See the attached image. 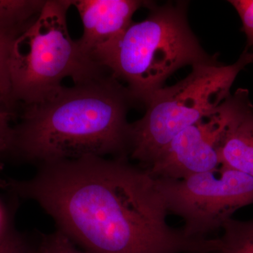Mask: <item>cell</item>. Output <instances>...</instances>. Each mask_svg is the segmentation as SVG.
<instances>
[{
  "instance_id": "1",
  "label": "cell",
  "mask_w": 253,
  "mask_h": 253,
  "mask_svg": "<svg viewBox=\"0 0 253 253\" xmlns=\"http://www.w3.org/2000/svg\"><path fill=\"white\" fill-rule=\"evenodd\" d=\"M6 189L39 204L89 253H214L219 246L168 225L157 179L126 158L44 163L31 179H8Z\"/></svg>"
},
{
  "instance_id": "2",
  "label": "cell",
  "mask_w": 253,
  "mask_h": 253,
  "mask_svg": "<svg viewBox=\"0 0 253 253\" xmlns=\"http://www.w3.org/2000/svg\"><path fill=\"white\" fill-rule=\"evenodd\" d=\"M131 101L109 73L63 86L45 101L23 106L8 153L41 165L110 154L126 158Z\"/></svg>"
},
{
  "instance_id": "3",
  "label": "cell",
  "mask_w": 253,
  "mask_h": 253,
  "mask_svg": "<svg viewBox=\"0 0 253 253\" xmlns=\"http://www.w3.org/2000/svg\"><path fill=\"white\" fill-rule=\"evenodd\" d=\"M144 21L94 55L95 62L126 84L133 101L146 104L167 78L187 65L212 62L190 29L184 4L151 6Z\"/></svg>"
},
{
  "instance_id": "4",
  "label": "cell",
  "mask_w": 253,
  "mask_h": 253,
  "mask_svg": "<svg viewBox=\"0 0 253 253\" xmlns=\"http://www.w3.org/2000/svg\"><path fill=\"white\" fill-rule=\"evenodd\" d=\"M71 0H46L39 16L14 40L9 57L11 99L29 106L52 96L65 78L74 84L107 71L86 56L70 36Z\"/></svg>"
},
{
  "instance_id": "5",
  "label": "cell",
  "mask_w": 253,
  "mask_h": 253,
  "mask_svg": "<svg viewBox=\"0 0 253 253\" xmlns=\"http://www.w3.org/2000/svg\"><path fill=\"white\" fill-rule=\"evenodd\" d=\"M253 62L247 49L234 64L212 62L193 66L191 73L175 85L159 89L146 103V112L129 123L127 154L144 169L179 133L212 113L231 96L239 73Z\"/></svg>"
},
{
  "instance_id": "6",
  "label": "cell",
  "mask_w": 253,
  "mask_h": 253,
  "mask_svg": "<svg viewBox=\"0 0 253 253\" xmlns=\"http://www.w3.org/2000/svg\"><path fill=\"white\" fill-rule=\"evenodd\" d=\"M168 212L184 220V234L206 239L240 208L253 204V177L224 168L181 179L156 178Z\"/></svg>"
},
{
  "instance_id": "7",
  "label": "cell",
  "mask_w": 253,
  "mask_h": 253,
  "mask_svg": "<svg viewBox=\"0 0 253 253\" xmlns=\"http://www.w3.org/2000/svg\"><path fill=\"white\" fill-rule=\"evenodd\" d=\"M252 108L249 91L238 89L215 111L179 133L146 169L154 177L169 179L215 170L221 167L218 150L228 128Z\"/></svg>"
},
{
  "instance_id": "8",
  "label": "cell",
  "mask_w": 253,
  "mask_h": 253,
  "mask_svg": "<svg viewBox=\"0 0 253 253\" xmlns=\"http://www.w3.org/2000/svg\"><path fill=\"white\" fill-rule=\"evenodd\" d=\"M71 3L78 10L83 23L78 46L92 60L100 49L126 31L139 8L149 4L137 0H71Z\"/></svg>"
},
{
  "instance_id": "9",
  "label": "cell",
  "mask_w": 253,
  "mask_h": 253,
  "mask_svg": "<svg viewBox=\"0 0 253 253\" xmlns=\"http://www.w3.org/2000/svg\"><path fill=\"white\" fill-rule=\"evenodd\" d=\"M218 153L221 166L253 177V108L231 123L221 139Z\"/></svg>"
},
{
  "instance_id": "10",
  "label": "cell",
  "mask_w": 253,
  "mask_h": 253,
  "mask_svg": "<svg viewBox=\"0 0 253 253\" xmlns=\"http://www.w3.org/2000/svg\"><path fill=\"white\" fill-rule=\"evenodd\" d=\"M46 0H0V31L19 36L39 16Z\"/></svg>"
},
{
  "instance_id": "11",
  "label": "cell",
  "mask_w": 253,
  "mask_h": 253,
  "mask_svg": "<svg viewBox=\"0 0 253 253\" xmlns=\"http://www.w3.org/2000/svg\"><path fill=\"white\" fill-rule=\"evenodd\" d=\"M215 253H253V220L228 219Z\"/></svg>"
},
{
  "instance_id": "12",
  "label": "cell",
  "mask_w": 253,
  "mask_h": 253,
  "mask_svg": "<svg viewBox=\"0 0 253 253\" xmlns=\"http://www.w3.org/2000/svg\"><path fill=\"white\" fill-rule=\"evenodd\" d=\"M18 35L0 31V100L15 109L11 99L9 57L11 46Z\"/></svg>"
},
{
  "instance_id": "13",
  "label": "cell",
  "mask_w": 253,
  "mask_h": 253,
  "mask_svg": "<svg viewBox=\"0 0 253 253\" xmlns=\"http://www.w3.org/2000/svg\"><path fill=\"white\" fill-rule=\"evenodd\" d=\"M39 253H89L81 251L74 243L61 231L42 236Z\"/></svg>"
},
{
  "instance_id": "14",
  "label": "cell",
  "mask_w": 253,
  "mask_h": 253,
  "mask_svg": "<svg viewBox=\"0 0 253 253\" xmlns=\"http://www.w3.org/2000/svg\"><path fill=\"white\" fill-rule=\"evenodd\" d=\"M234 6L243 23V29L247 38L246 49L253 46V0H232Z\"/></svg>"
},
{
  "instance_id": "15",
  "label": "cell",
  "mask_w": 253,
  "mask_h": 253,
  "mask_svg": "<svg viewBox=\"0 0 253 253\" xmlns=\"http://www.w3.org/2000/svg\"><path fill=\"white\" fill-rule=\"evenodd\" d=\"M14 110L0 100V139L9 141L10 144L12 135L11 121L14 116Z\"/></svg>"
},
{
  "instance_id": "16",
  "label": "cell",
  "mask_w": 253,
  "mask_h": 253,
  "mask_svg": "<svg viewBox=\"0 0 253 253\" xmlns=\"http://www.w3.org/2000/svg\"><path fill=\"white\" fill-rule=\"evenodd\" d=\"M27 246L22 237L11 231L0 243V253H28Z\"/></svg>"
},
{
  "instance_id": "17",
  "label": "cell",
  "mask_w": 253,
  "mask_h": 253,
  "mask_svg": "<svg viewBox=\"0 0 253 253\" xmlns=\"http://www.w3.org/2000/svg\"><path fill=\"white\" fill-rule=\"evenodd\" d=\"M9 226V217L7 211L0 201V243L11 232Z\"/></svg>"
},
{
  "instance_id": "18",
  "label": "cell",
  "mask_w": 253,
  "mask_h": 253,
  "mask_svg": "<svg viewBox=\"0 0 253 253\" xmlns=\"http://www.w3.org/2000/svg\"><path fill=\"white\" fill-rule=\"evenodd\" d=\"M8 149V144L7 142L6 141L2 140V139H0V171L3 168V164L1 163V158H2L3 156L6 154L7 152ZM1 179L0 178V181H1Z\"/></svg>"
},
{
  "instance_id": "19",
  "label": "cell",
  "mask_w": 253,
  "mask_h": 253,
  "mask_svg": "<svg viewBox=\"0 0 253 253\" xmlns=\"http://www.w3.org/2000/svg\"><path fill=\"white\" fill-rule=\"evenodd\" d=\"M28 253H30V252H28Z\"/></svg>"
}]
</instances>
